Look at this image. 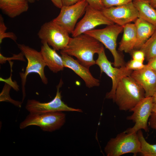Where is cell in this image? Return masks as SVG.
<instances>
[{"label": "cell", "instance_id": "obj_6", "mask_svg": "<svg viewBox=\"0 0 156 156\" xmlns=\"http://www.w3.org/2000/svg\"><path fill=\"white\" fill-rule=\"evenodd\" d=\"M66 114L61 111L31 113L20 124L23 129L32 125L39 127L43 131L52 132L61 128L66 121Z\"/></svg>", "mask_w": 156, "mask_h": 156}, {"label": "cell", "instance_id": "obj_28", "mask_svg": "<svg viewBox=\"0 0 156 156\" xmlns=\"http://www.w3.org/2000/svg\"><path fill=\"white\" fill-rule=\"evenodd\" d=\"M23 53L21 52L17 54H13V56L11 57H7L3 56L1 53H0V63L1 64L5 63L7 61H11V60H16L20 61H25Z\"/></svg>", "mask_w": 156, "mask_h": 156}, {"label": "cell", "instance_id": "obj_33", "mask_svg": "<svg viewBox=\"0 0 156 156\" xmlns=\"http://www.w3.org/2000/svg\"><path fill=\"white\" fill-rule=\"evenodd\" d=\"M80 0H61L63 6H69L76 3Z\"/></svg>", "mask_w": 156, "mask_h": 156}, {"label": "cell", "instance_id": "obj_12", "mask_svg": "<svg viewBox=\"0 0 156 156\" xmlns=\"http://www.w3.org/2000/svg\"><path fill=\"white\" fill-rule=\"evenodd\" d=\"M114 24L107 18L101 10L96 9L89 5L87 6L82 19L76 24L72 33L75 37L93 29L101 25H111Z\"/></svg>", "mask_w": 156, "mask_h": 156}, {"label": "cell", "instance_id": "obj_24", "mask_svg": "<svg viewBox=\"0 0 156 156\" xmlns=\"http://www.w3.org/2000/svg\"><path fill=\"white\" fill-rule=\"evenodd\" d=\"M7 27L4 21L3 18L1 15H0V44L2 43L3 39L8 38L16 42L17 37L16 35L12 32H6Z\"/></svg>", "mask_w": 156, "mask_h": 156}, {"label": "cell", "instance_id": "obj_15", "mask_svg": "<svg viewBox=\"0 0 156 156\" xmlns=\"http://www.w3.org/2000/svg\"><path fill=\"white\" fill-rule=\"evenodd\" d=\"M131 76L144 90L145 97L153 96L156 90V73L147 64L141 69L133 71Z\"/></svg>", "mask_w": 156, "mask_h": 156}, {"label": "cell", "instance_id": "obj_25", "mask_svg": "<svg viewBox=\"0 0 156 156\" xmlns=\"http://www.w3.org/2000/svg\"><path fill=\"white\" fill-rule=\"evenodd\" d=\"M133 0H101L104 8L126 4L133 2Z\"/></svg>", "mask_w": 156, "mask_h": 156}, {"label": "cell", "instance_id": "obj_36", "mask_svg": "<svg viewBox=\"0 0 156 156\" xmlns=\"http://www.w3.org/2000/svg\"><path fill=\"white\" fill-rule=\"evenodd\" d=\"M152 97L153 103H156V90Z\"/></svg>", "mask_w": 156, "mask_h": 156}, {"label": "cell", "instance_id": "obj_2", "mask_svg": "<svg viewBox=\"0 0 156 156\" xmlns=\"http://www.w3.org/2000/svg\"><path fill=\"white\" fill-rule=\"evenodd\" d=\"M144 97V90L131 75L126 76L118 84L114 102L120 110L130 111Z\"/></svg>", "mask_w": 156, "mask_h": 156}, {"label": "cell", "instance_id": "obj_37", "mask_svg": "<svg viewBox=\"0 0 156 156\" xmlns=\"http://www.w3.org/2000/svg\"><path fill=\"white\" fill-rule=\"evenodd\" d=\"M152 112L156 113V103H153L152 109Z\"/></svg>", "mask_w": 156, "mask_h": 156}, {"label": "cell", "instance_id": "obj_7", "mask_svg": "<svg viewBox=\"0 0 156 156\" xmlns=\"http://www.w3.org/2000/svg\"><path fill=\"white\" fill-rule=\"evenodd\" d=\"M69 34L52 20L44 23L38 33L41 42H46L56 51L62 50L66 47L70 38Z\"/></svg>", "mask_w": 156, "mask_h": 156}, {"label": "cell", "instance_id": "obj_5", "mask_svg": "<svg viewBox=\"0 0 156 156\" xmlns=\"http://www.w3.org/2000/svg\"><path fill=\"white\" fill-rule=\"evenodd\" d=\"M140 149L137 133H127L124 131L110 139L104 151L107 156H120L128 153H132L136 156L140 153Z\"/></svg>", "mask_w": 156, "mask_h": 156}, {"label": "cell", "instance_id": "obj_4", "mask_svg": "<svg viewBox=\"0 0 156 156\" xmlns=\"http://www.w3.org/2000/svg\"><path fill=\"white\" fill-rule=\"evenodd\" d=\"M17 45L27 61L25 71L19 73L21 79L23 102L26 95L25 86L28 75L32 73L38 74L42 82L45 84L48 83V80L44 74V70L46 65L40 52L24 44H18Z\"/></svg>", "mask_w": 156, "mask_h": 156}, {"label": "cell", "instance_id": "obj_29", "mask_svg": "<svg viewBox=\"0 0 156 156\" xmlns=\"http://www.w3.org/2000/svg\"><path fill=\"white\" fill-rule=\"evenodd\" d=\"M131 53L132 59L143 62L145 58V55L142 51L140 49L133 50Z\"/></svg>", "mask_w": 156, "mask_h": 156}, {"label": "cell", "instance_id": "obj_30", "mask_svg": "<svg viewBox=\"0 0 156 156\" xmlns=\"http://www.w3.org/2000/svg\"><path fill=\"white\" fill-rule=\"evenodd\" d=\"M88 5L98 10H102L104 8L101 0H86Z\"/></svg>", "mask_w": 156, "mask_h": 156}, {"label": "cell", "instance_id": "obj_32", "mask_svg": "<svg viewBox=\"0 0 156 156\" xmlns=\"http://www.w3.org/2000/svg\"><path fill=\"white\" fill-rule=\"evenodd\" d=\"M147 64L156 73V56L148 61Z\"/></svg>", "mask_w": 156, "mask_h": 156}, {"label": "cell", "instance_id": "obj_9", "mask_svg": "<svg viewBox=\"0 0 156 156\" xmlns=\"http://www.w3.org/2000/svg\"><path fill=\"white\" fill-rule=\"evenodd\" d=\"M63 84L61 79L56 86L57 92L55 96L51 101L47 103H42L35 99H28L25 108L31 113L39 114L56 111H75L82 112L79 109L69 107L62 99L61 92L60 89Z\"/></svg>", "mask_w": 156, "mask_h": 156}, {"label": "cell", "instance_id": "obj_26", "mask_svg": "<svg viewBox=\"0 0 156 156\" xmlns=\"http://www.w3.org/2000/svg\"><path fill=\"white\" fill-rule=\"evenodd\" d=\"M10 65L11 68L10 75V77L8 79H3L1 77H0V81L5 82L10 86L12 88L16 91L19 90V87L17 84V82L15 81H13L12 79V72H13L12 67L13 65V62L11 61H8Z\"/></svg>", "mask_w": 156, "mask_h": 156}, {"label": "cell", "instance_id": "obj_16", "mask_svg": "<svg viewBox=\"0 0 156 156\" xmlns=\"http://www.w3.org/2000/svg\"><path fill=\"white\" fill-rule=\"evenodd\" d=\"M41 42L42 45L40 52L46 66L55 73L63 70L64 67L62 56L57 53L56 50L51 48L47 42Z\"/></svg>", "mask_w": 156, "mask_h": 156}, {"label": "cell", "instance_id": "obj_21", "mask_svg": "<svg viewBox=\"0 0 156 156\" xmlns=\"http://www.w3.org/2000/svg\"><path fill=\"white\" fill-rule=\"evenodd\" d=\"M140 49L144 53L148 61L156 56V30Z\"/></svg>", "mask_w": 156, "mask_h": 156}, {"label": "cell", "instance_id": "obj_27", "mask_svg": "<svg viewBox=\"0 0 156 156\" xmlns=\"http://www.w3.org/2000/svg\"><path fill=\"white\" fill-rule=\"evenodd\" d=\"M146 66L143 62L132 59L126 64L125 66L129 70H137L143 68Z\"/></svg>", "mask_w": 156, "mask_h": 156}, {"label": "cell", "instance_id": "obj_8", "mask_svg": "<svg viewBox=\"0 0 156 156\" xmlns=\"http://www.w3.org/2000/svg\"><path fill=\"white\" fill-rule=\"evenodd\" d=\"M98 54L95 64L100 68L101 73H105L111 78L112 81L111 89L106 93L105 97L112 99L114 102L115 91L119 82L123 77L130 76L133 70L128 69L125 66L119 68L113 66L107 58L104 47Z\"/></svg>", "mask_w": 156, "mask_h": 156}, {"label": "cell", "instance_id": "obj_23", "mask_svg": "<svg viewBox=\"0 0 156 156\" xmlns=\"http://www.w3.org/2000/svg\"><path fill=\"white\" fill-rule=\"evenodd\" d=\"M11 88L10 86L5 83L0 93V101L9 102L17 107H21L23 102L15 101L12 99L10 96L9 92Z\"/></svg>", "mask_w": 156, "mask_h": 156}, {"label": "cell", "instance_id": "obj_38", "mask_svg": "<svg viewBox=\"0 0 156 156\" xmlns=\"http://www.w3.org/2000/svg\"><path fill=\"white\" fill-rule=\"evenodd\" d=\"M27 0V1L30 3H34L35 2V1L36 0Z\"/></svg>", "mask_w": 156, "mask_h": 156}, {"label": "cell", "instance_id": "obj_34", "mask_svg": "<svg viewBox=\"0 0 156 156\" xmlns=\"http://www.w3.org/2000/svg\"><path fill=\"white\" fill-rule=\"evenodd\" d=\"M39 0H37L38 1ZM56 7L61 8L63 6L61 0H50Z\"/></svg>", "mask_w": 156, "mask_h": 156}, {"label": "cell", "instance_id": "obj_31", "mask_svg": "<svg viewBox=\"0 0 156 156\" xmlns=\"http://www.w3.org/2000/svg\"><path fill=\"white\" fill-rule=\"evenodd\" d=\"M148 124L151 128L156 131V113H152L149 118Z\"/></svg>", "mask_w": 156, "mask_h": 156}, {"label": "cell", "instance_id": "obj_20", "mask_svg": "<svg viewBox=\"0 0 156 156\" xmlns=\"http://www.w3.org/2000/svg\"><path fill=\"white\" fill-rule=\"evenodd\" d=\"M133 4L138 13V18L142 19L156 27V9L148 1L133 0Z\"/></svg>", "mask_w": 156, "mask_h": 156}, {"label": "cell", "instance_id": "obj_14", "mask_svg": "<svg viewBox=\"0 0 156 156\" xmlns=\"http://www.w3.org/2000/svg\"><path fill=\"white\" fill-rule=\"evenodd\" d=\"M60 54L64 67L72 70L83 80L87 87L90 88L99 86V80L93 77L89 68L81 64L71 56L61 51Z\"/></svg>", "mask_w": 156, "mask_h": 156}, {"label": "cell", "instance_id": "obj_13", "mask_svg": "<svg viewBox=\"0 0 156 156\" xmlns=\"http://www.w3.org/2000/svg\"><path fill=\"white\" fill-rule=\"evenodd\" d=\"M101 11L114 23L122 26L135 21L138 17V11L133 2L123 5L104 8Z\"/></svg>", "mask_w": 156, "mask_h": 156}, {"label": "cell", "instance_id": "obj_17", "mask_svg": "<svg viewBox=\"0 0 156 156\" xmlns=\"http://www.w3.org/2000/svg\"><path fill=\"white\" fill-rule=\"evenodd\" d=\"M134 22L137 36L134 49L139 50L153 35L156 30V27L138 18Z\"/></svg>", "mask_w": 156, "mask_h": 156}, {"label": "cell", "instance_id": "obj_19", "mask_svg": "<svg viewBox=\"0 0 156 156\" xmlns=\"http://www.w3.org/2000/svg\"><path fill=\"white\" fill-rule=\"evenodd\" d=\"M123 34L119 43L118 50L131 53L134 49L137 40L136 32L134 24L129 23L124 26Z\"/></svg>", "mask_w": 156, "mask_h": 156}, {"label": "cell", "instance_id": "obj_10", "mask_svg": "<svg viewBox=\"0 0 156 156\" xmlns=\"http://www.w3.org/2000/svg\"><path fill=\"white\" fill-rule=\"evenodd\" d=\"M88 5L86 0H80L70 5L63 6L59 15L52 20L72 34L77 21L85 14Z\"/></svg>", "mask_w": 156, "mask_h": 156}, {"label": "cell", "instance_id": "obj_22", "mask_svg": "<svg viewBox=\"0 0 156 156\" xmlns=\"http://www.w3.org/2000/svg\"><path fill=\"white\" fill-rule=\"evenodd\" d=\"M140 144V153L143 156H156V144L148 143L144 136L141 129L137 132Z\"/></svg>", "mask_w": 156, "mask_h": 156}, {"label": "cell", "instance_id": "obj_1", "mask_svg": "<svg viewBox=\"0 0 156 156\" xmlns=\"http://www.w3.org/2000/svg\"><path fill=\"white\" fill-rule=\"evenodd\" d=\"M103 47L96 39L83 33L70 38L67 45L61 51L75 57L80 63L89 68L95 64L94 55L98 54Z\"/></svg>", "mask_w": 156, "mask_h": 156}, {"label": "cell", "instance_id": "obj_35", "mask_svg": "<svg viewBox=\"0 0 156 156\" xmlns=\"http://www.w3.org/2000/svg\"><path fill=\"white\" fill-rule=\"evenodd\" d=\"M150 3L153 8L156 9V0H151Z\"/></svg>", "mask_w": 156, "mask_h": 156}, {"label": "cell", "instance_id": "obj_3", "mask_svg": "<svg viewBox=\"0 0 156 156\" xmlns=\"http://www.w3.org/2000/svg\"><path fill=\"white\" fill-rule=\"evenodd\" d=\"M123 27L124 26L114 24L103 29H94L84 33L96 39L109 50L114 59L112 64L118 68L126 64L122 56L116 49L117 39L123 31Z\"/></svg>", "mask_w": 156, "mask_h": 156}, {"label": "cell", "instance_id": "obj_40", "mask_svg": "<svg viewBox=\"0 0 156 156\" xmlns=\"http://www.w3.org/2000/svg\"></svg>", "mask_w": 156, "mask_h": 156}, {"label": "cell", "instance_id": "obj_11", "mask_svg": "<svg viewBox=\"0 0 156 156\" xmlns=\"http://www.w3.org/2000/svg\"><path fill=\"white\" fill-rule=\"evenodd\" d=\"M153 104L152 96L145 97L131 109L129 112L133 113L127 116L126 119L132 121L135 125L125 131L127 133H137L139 130L143 129L146 132H148V121L152 113Z\"/></svg>", "mask_w": 156, "mask_h": 156}, {"label": "cell", "instance_id": "obj_39", "mask_svg": "<svg viewBox=\"0 0 156 156\" xmlns=\"http://www.w3.org/2000/svg\"><path fill=\"white\" fill-rule=\"evenodd\" d=\"M145 1H148L150 3L151 0H143Z\"/></svg>", "mask_w": 156, "mask_h": 156}, {"label": "cell", "instance_id": "obj_18", "mask_svg": "<svg viewBox=\"0 0 156 156\" xmlns=\"http://www.w3.org/2000/svg\"><path fill=\"white\" fill-rule=\"evenodd\" d=\"M28 2L27 0H0V8L3 13L13 18L28 10Z\"/></svg>", "mask_w": 156, "mask_h": 156}]
</instances>
